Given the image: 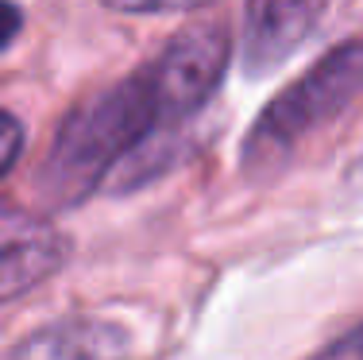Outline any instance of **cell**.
I'll list each match as a JSON object with an SVG mask.
<instances>
[{"label": "cell", "instance_id": "cell-1", "mask_svg": "<svg viewBox=\"0 0 363 360\" xmlns=\"http://www.w3.org/2000/svg\"><path fill=\"white\" fill-rule=\"evenodd\" d=\"M162 120L167 116H162L147 70L89 97L62 120L50 143V156L39 175L43 194L58 205L82 202L128 151L147 143V136Z\"/></svg>", "mask_w": 363, "mask_h": 360}, {"label": "cell", "instance_id": "cell-6", "mask_svg": "<svg viewBox=\"0 0 363 360\" xmlns=\"http://www.w3.org/2000/svg\"><path fill=\"white\" fill-rule=\"evenodd\" d=\"M62 256H66V240L50 225L43 229L39 236L20 240V244H12L8 252H0V302L39 287V283L62 263Z\"/></svg>", "mask_w": 363, "mask_h": 360}, {"label": "cell", "instance_id": "cell-8", "mask_svg": "<svg viewBox=\"0 0 363 360\" xmlns=\"http://www.w3.org/2000/svg\"><path fill=\"white\" fill-rule=\"evenodd\" d=\"M20 148H23V128H20V120L0 109V178L12 170L16 159H20Z\"/></svg>", "mask_w": 363, "mask_h": 360}, {"label": "cell", "instance_id": "cell-9", "mask_svg": "<svg viewBox=\"0 0 363 360\" xmlns=\"http://www.w3.org/2000/svg\"><path fill=\"white\" fill-rule=\"evenodd\" d=\"M313 360H363V325H356L344 337H336L333 345H325Z\"/></svg>", "mask_w": 363, "mask_h": 360}, {"label": "cell", "instance_id": "cell-7", "mask_svg": "<svg viewBox=\"0 0 363 360\" xmlns=\"http://www.w3.org/2000/svg\"><path fill=\"white\" fill-rule=\"evenodd\" d=\"M43 229H47V221H35V217H28L23 209H16V205L0 202V252H8V248L20 244V240L39 236Z\"/></svg>", "mask_w": 363, "mask_h": 360}, {"label": "cell", "instance_id": "cell-4", "mask_svg": "<svg viewBox=\"0 0 363 360\" xmlns=\"http://www.w3.org/2000/svg\"><path fill=\"white\" fill-rule=\"evenodd\" d=\"M128 337L101 318H62L35 329L8 360H124Z\"/></svg>", "mask_w": 363, "mask_h": 360}, {"label": "cell", "instance_id": "cell-3", "mask_svg": "<svg viewBox=\"0 0 363 360\" xmlns=\"http://www.w3.org/2000/svg\"><path fill=\"white\" fill-rule=\"evenodd\" d=\"M232 58V39L217 23H201V28H186L162 47V55L147 66L151 89L162 105L167 120H186L189 113L205 105L217 93V85L228 70Z\"/></svg>", "mask_w": 363, "mask_h": 360}, {"label": "cell", "instance_id": "cell-10", "mask_svg": "<svg viewBox=\"0 0 363 360\" xmlns=\"http://www.w3.org/2000/svg\"><path fill=\"white\" fill-rule=\"evenodd\" d=\"M20 23H23L20 8H16V4H0V50H4L8 43L16 39V31H20Z\"/></svg>", "mask_w": 363, "mask_h": 360}, {"label": "cell", "instance_id": "cell-5", "mask_svg": "<svg viewBox=\"0 0 363 360\" xmlns=\"http://www.w3.org/2000/svg\"><path fill=\"white\" fill-rule=\"evenodd\" d=\"M317 4H252L244 28V62L252 74H267L290 55L317 23Z\"/></svg>", "mask_w": 363, "mask_h": 360}, {"label": "cell", "instance_id": "cell-2", "mask_svg": "<svg viewBox=\"0 0 363 360\" xmlns=\"http://www.w3.org/2000/svg\"><path fill=\"white\" fill-rule=\"evenodd\" d=\"M363 89V39L340 43L328 50L306 78H298L282 97L259 113L252 136L244 143L247 167H274L290 156V148L325 120L340 116Z\"/></svg>", "mask_w": 363, "mask_h": 360}]
</instances>
